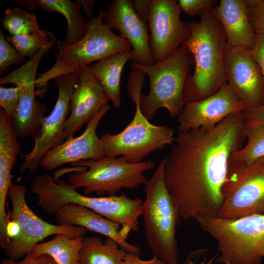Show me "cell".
Returning a JSON list of instances; mask_svg holds the SVG:
<instances>
[{
	"instance_id": "7402d4cb",
	"label": "cell",
	"mask_w": 264,
	"mask_h": 264,
	"mask_svg": "<svg viewBox=\"0 0 264 264\" xmlns=\"http://www.w3.org/2000/svg\"><path fill=\"white\" fill-rule=\"evenodd\" d=\"M20 143L14 133L11 119L0 108V226L5 227L9 220L6 212V200L11 185V174L17 161Z\"/></svg>"
},
{
	"instance_id": "d6a6232c",
	"label": "cell",
	"mask_w": 264,
	"mask_h": 264,
	"mask_svg": "<svg viewBox=\"0 0 264 264\" xmlns=\"http://www.w3.org/2000/svg\"><path fill=\"white\" fill-rule=\"evenodd\" d=\"M178 4L181 11L188 16H200L205 12L212 10L217 0H178Z\"/></svg>"
},
{
	"instance_id": "4316f807",
	"label": "cell",
	"mask_w": 264,
	"mask_h": 264,
	"mask_svg": "<svg viewBox=\"0 0 264 264\" xmlns=\"http://www.w3.org/2000/svg\"><path fill=\"white\" fill-rule=\"evenodd\" d=\"M245 127L247 143L232 154L228 169L250 166L264 156V125Z\"/></svg>"
},
{
	"instance_id": "f1b7e54d",
	"label": "cell",
	"mask_w": 264,
	"mask_h": 264,
	"mask_svg": "<svg viewBox=\"0 0 264 264\" xmlns=\"http://www.w3.org/2000/svg\"><path fill=\"white\" fill-rule=\"evenodd\" d=\"M6 41L21 55L31 57L38 51L53 41H56L54 34L45 29L28 34L16 36L4 35Z\"/></svg>"
},
{
	"instance_id": "3957f363",
	"label": "cell",
	"mask_w": 264,
	"mask_h": 264,
	"mask_svg": "<svg viewBox=\"0 0 264 264\" xmlns=\"http://www.w3.org/2000/svg\"><path fill=\"white\" fill-rule=\"evenodd\" d=\"M31 187L38 198V205L48 213L56 214L66 204L74 203L120 224L126 239L131 231L138 229V219L142 215L144 204L140 198H131L123 193L119 196L88 197L79 194L69 183L49 174L34 177Z\"/></svg>"
},
{
	"instance_id": "52a82bcc",
	"label": "cell",
	"mask_w": 264,
	"mask_h": 264,
	"mask_svg": "<svg viewBox=\"0 0 264 264\" xmlns=\"http://www.w3.org/2000/svg\"><path fill=\"white\" fill-rule=\"evenodd\" d=\"M193 58L187 48L181 45L167 59L150 66L131 63L132 68L143 71L150 81L148 94L141 95L140 108L149 120L161 108H165L171 117H178L185 103L183 92Z\"/></svg>"
},
{
	"instance_id": "603a6c76",
	"label": "cell",
	"mask_w": 264,
	"mask_h": 264,
	"mask_svg": "<svg viewBox=\"0 0 264 264\" xmlns=\"http://www.w3.org/2000/svg\"><path fill=\"white\" fill-rule=\"evenodd\" d=\"M10 2L17 3L30 9L40 8L47 13L57 12L63 15L67 20V26L66 39L67 44H74L85 36L88 22L81 12V5L78 0H14Z\"/></svg>"
},
{
	"instance_id": "484cf974",
	"label": "cell",
	"mask_w": 264,
	"mask_h": 264,
	"mask_svg": "<svg viewBox=\"0 0 264 264\" xmlns=\"http://www.w3.org/2000/svg\"><path fill=\"white\" fill-rule=\"evenodd\" d=\"M83 238L58 234L50 241L36 244L30 253L35 256L48 255L57 264H79V254Z\"/></svg>"
},
{
	"instance_id": "7a4b0ae2",
	"label": "cell",
	"mask_w": 264,
	"mask_h": 264,
	"mask_svg": "<svg viewBox=\"0 0 264 264\" xmlns=\"http://www.w3.org/2000/svg\"><path fill=\"white\" fill-rule=\"evenodd\" d=\"M199 22H188L191 34L183 43L195 64L193 75H188L184 86L185 104L206 98L227 83L225 55L227 48L224 30L212 10L200 16Z\"/></svg>"
},
{
	"instance_id": "d6986e66",
	"label": "cell",
	"mask_w": 264,
	"mask_h": 264,
	"mask_svg": "<svg viewBox=\"0 0 264 264\" xmlns=\"http://www.w3.org/2000/svg\"><path fill=\"white\" fill-rule=\"evenodd\" d=\"M78 71L79 78L71 95L70 114L64 130L66 140L73 137L109 101L100 83L87 66Z\"/></svg>"
},
{
	"instance_id": "30bf717a",
	"label": "cell",
	"mask_w": 264,
	"mask_h": 264,
	"mask_svg": "<svg viewBox=\"0 0 264 264\" xmlns=\"http://www.w3.org/2000/svg\"><path fill=\"white\" fill-rule=\"evenodd\" d=\"M26 187L12 183L8 196L12 204L9 213L10 220L19 224L21 233L17 238L9 240L3 249L5 255L17 260L30 253L33 247L47 237L65 234L71 237H84L87 232L85 227L69 224L55 225L37 216L27 205L25 199Z\"/></svg>"
},
{
	"instance_id": "e575fe53",
	"label": "cell",
	"mask_w": 264,
	"mask_h": 264,
	"mask_svg": "<svg viewBox=\"0 0 264 264\" xmlns=\"http://www.w3.org/2000/svg\"><path fill=\"white\" fill-rule=\"evenodd\" d=\"M250 52L259 66L264 82V34L256 35L254 47Z\"/></svg>"
},
{
	"instance_id": "8fae6325",
	"label": "cell",
	"mask_w": 264,
	"mask_h": 264,
	"mask_svg": "<svg viewBox=\"0 0 264 264\" xmlns=\"http://www.w3.org/2000/svg\"><path fill=\"white\" fill-rule=\"evenodd\" d=\"M54 41L38 51L18 69L0 79V85L18 86L21 89L19 105L15 116L11 118L13 131L18 138L35 136L45 117L46 108L36 99V72L43 56L54 45Z\"/></svg>"
},
{
	"instance_id": "f35d334b",
	"label": "cell",
	"mask_w": 264,
	"mask_h": 264,
	"mask_svg": "<svg viewBox=\"0 0 264 264\" xmlns=\"http://www.w3.org/2000/svg\"><path fill=\"white\" fill-rule=\"evenodd\" d=\"M204 251V249H201L191 252L182 264H213L217 258V255L210 258L208 260L204 258L200 262L197 261V257Z\"/></svg>"
},
{
	"instance_id": "f546056e",
	"label": "cell",
	"mask_w": 264,
	"mask_h": 264,
	"mask_svg": "<svg viewBox=\"0 0 264 264\" xmlns=\"http://www.w3.org/2000/svg\"><path fill=\"white\" fill-rule=\"evenodd\" d=\"M25 57L17 50L5 38L0 30V74H2L12 65L22 63Z\"/></svg>"
},
{
	"instance_id": "4dcf8cb0",
	"label": "cell",
	"mask_w": 264,
	"mask_h": 264,
	"mask_svg": "<svg viewBox=\"0 0 264 264\" xmlns=\"http://www.w3.org/2000/svg\"><path fill=\"white\" fill-rule=\"evenodd\" d=\"M15 88L0 87V106L11 118L16 114L21 95L19 86Z\"/></svg>"
},
{
	"instance_id": "cb8c5ba5",
	"label": "cell",
	"mask_w": 264,
	"mask_h": 264,
	"mask_svg": "<svg viewBox=\"0 0 264 264\" xmlns=\"http://www.w3.org/2000/svg\"><path fill=\"white\" fill-rule=\"evenodd\" d=\"M132 49L123 50L103 58L87 66L100 83L108 99L114 107L121 104L120 79L125 64L133 60Z\"/></svg>"
},
{
	"instance_id": "7bdbcfd3",
	"label": "cell",
	"mask_w": 264,
	"mask_h": 264,
	"mask_svg": "<svg viewBox=\"0 0 264 264\" xmlns=\"http://www.w3.org/2000/svg\"><path fill=\"white\" fill-rule=\"evenodd\" d=\"M261 255L263 257H264V242L262 244L260 250Z\"/></svg>"
},
{
	"instance_id": "8d00e7d4",
	"label": "cell",
	"mask_w": 264,
	"mask_h": 264,
	"mask_svg": "<svg viewBox=\"0 0 264 264\" xmlns=\"http://www.w3.org/2000/svg\"><path fill=\"white\" fill-rule=\"evenodd\" d=\"M122 264H166L157 256L153 255V258L147 261L140 258L139 255L127 252Z\"/></svg>"
},
{
	"instance_id": "ffe728a7",
	"label": "cell",
	"mask_w": 264,
	"mask_h": 264,
	"mask_svg": "<svg viewBox=\"0 0 264 264\" xmlns=\"http://www.w3.org/2000/svg\"><path fill=\"white\" fill-rule=\"evenodd\" d=\"M60 224L82 226L106 236L116 242L120 247L128 252L140 255L141 250L136 244L127 242L121 232V225L91 210L74 203L64 205L56 214Z\"/></svg>"
},
{
	"instance_id": "5b68a950",
	"label": "cell",
	"mask_w": 264,
	"mask_h": 264,
	"mask_svg": "<svg viewBox=\"0 0 264 264\" xmlns=\"http://www.w3.org/2000/svg\"><path fill=\"white\" fill-rule=\"evenodd\" d=\"M103 11L102 9H99L97 17L87 21L86 33L78 42L67 44L64 40L57 41L55 63L50 69L40 74L35 81V88L40 90L41 95L51 80L73 73L92 62L132 48L128 41L115 34L110 27L103 23Z\"/></svg>"
},
{
	"instance_id": "6da1fadb",
	"label": "cell",
	"mask_w": 264,
	"mask_h": 264,
	"mask_svg": "<svg viewBox=\"0 0 264 264\" xmlns=\"http://www.w3.org/2000/svg\"><path fill=\"white\" fill-rule=\"evenodd\" d=\"M245 111L231 114L209 130L178 131L164 179L180 219L218 216L229 158L246 139Z\"/></svg>"
},
{
	"instance_id": "ac0fdd59",
	"label": "cell",
	"mask_w": 264,
	"mask_h": 264,
	"mask_svg": "<svg viewBox=\"0 0 264 264\" xmlns=\"http://www.w3.org/2000/svg\"><path fill=\"white\" fill-rule=\"evenodd\" d=\"M110 109V105H105L87 123L86 128L81 135L71 137L45 153L42 158L41 167L46 170H51L67 163L85 160H100L105 158L103 144L96 134V129L102 117Z\"/></svg>"
},
{
	"instance_id": "83f0119b",
	"label": "cell",
	"mask_w": 264,
	"mask_h": 264,
	"mask_svg": "<svg viewBox=\"0 0 264 264\" xmlns=\"http://www.w3.org/2000/svg\"><path fill=\"white\" fill-rule=\"evenodd\" d=\"M1 23L11 36L30 34L40 30L36 15L20 8L6 9Z\"/></svg>"
},
{
	"instance_id": "ab89813d",
	"label": "cell",
	"mask_w": 264,
	"mask_h": 264,
	"mask_svg": "<svg viewBox=\"0 0 264 264\" xmlns=\"http://www.w3.org/2000/svg\"><path fill=\"white\" fill-rule=\"evenodd\" d=\"M20 233L21 229L18 223L14 220H10L7 224L6 228L7 242L9 240L14 239L18 237L20 234Z\"/></svg>"
},
{
	"instance_id": "9c48e42d",
	"label": "cell",
	"mask_w": 264,
	"mask_h": 264,
	"mask_svg": "<svg viewBox=\"0 0 264 264\" xmlns=\"http://www.w3.org/2000/svg\"><path fill=\"white\" fill-rule=\"evenodd\" d=\"M141 91L133 90L128 94L135 105L131 122L118 133H106L100 137L106 157L124 155L130 163H139L152 152L162 150L166 145L175 142L173 128L154 125L143 114L140 103Z\"/></svg>"
},
{
	"instance_id": "b9f144b4",
	"label": "cell",
	"mask_w": 264,
	"mask_h": 264,
	"mask_svg": "<svg viewBox=\"0 0 264 264\" xmlns=\"http://www.w3.org/2000/svg\"><path fill=\"white\" fill-rule=\"evenodd\" d=\"M255 163L259 164H264V156L259 159Z\"/></svg>"
},
{
	"instance_id": "2e32d148",
	"label": "cell",
	"mask_w": 264,
	"mask_h": 264,
	"mask_svg": "<svg viewBox=\"0 0 264 264\" xmlns=\"http://www.w3.org/2000/svg\"><path fill=\"white\" fill-rule=\"evenodd\" d=\"M244 110L242 103L226 83L211 96L185 103L177 117L178 131L209 130L229 115Z\"/></svg>"
},
{
	"instance_id": "8992f818",
	"label": "cell",
	"mask_w": 264,
	"mask_h": 264,
	"mask_svg": "<svg viewBox=\"0 0 264 264\" xmlns=\"http://www.w3.org/2000/svg\"><path fill=\"white\" fill-rule=\"evenodd\" d=\"M215 239L220 252L216 262L223 264H261L264 242V214L237 219L201 216L195 219Z\"/></svg>"
},
{
	"instance_id": "5bb4252c",
	"label": "cell",
	"mask_w": 264,
	"mask_h": 264,
	"mask_svg": "<svg viewBox=\"0 0 264 264\" xmlns=\"http://www.w3.org/2000/svg\"><path fill=\"white\" fill-rule=\"evenodd\" d=\"M150 9V49L154 64L171 56L190 37L188 22L180 19L176 0H147Z\"/></svg>"
},
{
	"instance_id": "4fadbf2b",
	"label": "cell",
	"mask_w": 264,
	"mask_h": 264,
	"mask_svg": "<svg viewBox=\"0 0 264 264\" xmlns=\"http://www.w3.org/2000/svg\"><path fill=\"white\" fill-rule=\"evenodd\" d=\"M218 216L237 219L261 214L264 207V164L228 169Z\"/></svg>"
},
{
	"instance_id": "ee69618b",
	"label": "cell",
	"mask_w": 264,
	"mask_h": 264,
	"mask_svg": "<svg viewBox=\"0 0 264 264\" xmlns=\"http://www.w3.org/2000/svg\"><path fill=\"white\" fill-rule=\"evenodd\" d=\"M261 214H264V208L263 209V210H262V211Z\"/></svg>"
},
{
	"instance_id": "277c9868",
	"label": "cell",
	"mask_w": 264,
	"mask_h": 264,
	"mask_svg": "<svg viewBox=\"0 0 264 264\" xmlns=\"http://www.w3.org/2000/svg\"><path fill=\"white\" fill-rule=\"evenodd\" d=\"M166 157L145 184L142 216L147 244L153 255L166 264H179L176 227L180 218L166 187Z\"/></svg>"
},
{
	"instance_id": "60d3db41",
	"label": "cell",
	"mask_w": 264,
	"mask_h": 264,
	"mask_svg": "<svg viewBox=\"0 0 264 264\" xmlns=\"http://www.w3.org/2000/svg\"><path fill=\"white\" fill-rule=\"evenodd\" d=\"M80 4L83 6L84 14L87 21L92 19L93 17V7L94 0H78Z\"/></svg>"
},
{
	"instance_id": "9a60e30c",
	"label": "cell",
	"mask_w": 264,
	"mask_h": 264,
	"mask_svg": "<svg viewBox=\"0 0 264 264\" xmlns=\"http://www.w3.org/2000/svg\"><path fill=\"white\" fill-rule=\"evenodd\" d=\"M225 70L227 83L246 110L254 109L263 104L264 79L250 51L240 46L227 47Z\"/></svg>"
},
{
	"instance_id": "d4e9b609",
	"label": "cell",
	"mask_w": 264,
	"mask_h": 264,
	"mask_svg": "<svg viewBox=\"0 0 264 264\" xmlns=\"http://www.w3.org/2000/svg\"><path fill=\"white\" fill-rule=\"evenodd\" d=\"M126 252L110 238L103 241L99 237H84L79 264H122Z\"/></svg>"
},
{
	"instance_id": "836d02e7",
	"label": "cell",
	"mask_w": 264,
	"mask_h": 264,
	"mask_svg": "<svg viewBox=\"0 0 264 264\" xmlns=\"http://www.w3.org/2000/svg\"><path fill=\"white\" fill-rule=\"evenodd\" d=\"M1 264H57L54 259L50 256L44 254L35 256L29 253L20 262H16L11 259L3 260Z\"/></svg>"
},
{
	"instance_id": "ba28073f",
	"label": "cell",
	"mask_w": 264,
	"mask_h": 264,
	"mask_svg": "<svg viewBox=\"0 0 264 264\" xmlns=\"http://www.w3.org/2000/svg\"><path fill=\"white\" fill-rule=\"evenodd\" d=\"M84 167L68 176V183L76 188H83L85 195L94 193L114 195L122 188H134L148 181L143 172L154 166L152 161L130 163L126 156L105 157L100 160H80L71 163Z\"/></svg>"
},
{
	"instance_id": "74e56055",
	"label": "cell",
	"mask_w": 264,
	"mask_h": 264,
	"mask_svg": "<svg viewBox=\"0 0 264 264\" xmlns=\"http://www.w3.org/2000/svg\"><path fill=\"white\" fill-rule=\"evenodd\" d=\"M134 10L138 17L145 23L149 22L150 9L147 0H134L133 1Z\"/></svg>"
},
{
	"instance_id": "e0dca14e",
	"label": "cell",
	"mask_w": 264,
	"mask_h": 264,
	"mask_svg": "<svg viewBox=\"0 0 264 264\" xmlns=\"http://www.w3.org/2000/svg\"><path fill=\"white\" fill-rule=\"evenodd\" d=\"M105 24L120 32L131 44L134 54L132 63L142 66L154 64L150 49L149 28L135 13L133 0H115L103 11Z\"/></svg>"
},
{
	"instance_id": "1f68e13d",
	"label": "cell",
	"mask_w": 264,
	"mask_h": 264,
	"mask_svg": "<svg viewBox=\"0 0 264 264\" xmlns=\"http://www.w3.org/2000/svg\"><path fill=\"white\" fill-rule=\"evenodd\" d=\"M250 25L256 35L264 34V0H246Z\"/></svg>"
},
{
	"instance_id": "44dd1931",
	"label": "cell",
	"mask_w": 264,
	"mask_h": 264,
	"mask_svg": "<svg viewBox=\"0 0 264 264\" xmlns=\"http://www.w3.org/2000/svg\"><path fill=\"white\" fill-rule=\"evenodd\" d=\"M212 12L224 30L227 47L240 46L249 51L253 49L256 34L249 22L246 0H220Z\"/></svg>"
},
{
	"instance_id": "d590c367",
	"label": "cell",
	"mask_w": 264,
	"mask_h": 264,
	"mask_svg": "<svg viewBox=\"0 0 264 264\" xmlns=\"http://www.w3.org/2000/svg\"><path fill=\"white\" fill-rule=\"evenodd\" d=\"M263 125H264V104L251 110H246L245 126H256Z\"/></svg>"
},
{
	"instance_id": "7c38bea8",
	"label": "cell",
	"mask_w": 264,
	"mask_h": 264,
	"mask_svg": "<svg viewBox=\"0 0 264 264\" xmlns=\"http://www.w3.org/2000/svg\"><path fill=\"white\" fill-rule=\"evenodd\" d=\"M79 78V72L58 76L54 81L58 89L56 104L50 114L43 120L35 136L34 146L29 154L24 155L20 167V180L25 170L36 171L44 154L66 141L64 130L70 112V97Z\"/></svg>"
}]
</instances>
